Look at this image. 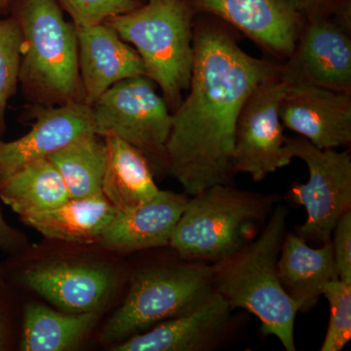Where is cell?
Returning a JSON list of instances; mask_svg holds the SVG:
<instances>
[{
  "label": "cell",
  "mask_w": 351,
  "mask_h": 351,
  "mask_svg": "<svg viewBox=\"0 0 351 351\" xmlns=\"http://www.w3.org/2000/svg\"><path fill=\"white\" fill-rule=\"evenodd\" d=\"M22 237L20 233L7 223L0 210V251H13L20 246Z\"/></svg>",
  "instance_id": "29"
},
{
  "label": "cell",
  "mask_w": 351,
  "mask_h": 351,
  "mask_svg": "<svg viewBox=\"0 0 351 351\" xmlns=\"http://www.w3.org/2000/svg\"><path fill=\"white\" fill-rule=\"evenodd\" d=\"M29 112L34 119L31 130L11 142L0 138V181L29 164L48 158L78 138L95 133L91 108L83 101L34 105Z\"/></svg>",
  "instance_id": "12"
},
{
  "label": "cell",
  "mask_w": 351,
  "mask_h": 351,
  "mask_svg": "<svg viewBox=\"0 0 351 351\" xmlns=\"http://www.w3.org/2000/svg\"><path fill=\"white\" fill-rule=\"evenodd\" d=\"M285 91L278 71L258 84L245 101L235 129V175L247 173L253 181L262 182L294 158L279 114Z\"/></svg>",
  "instance_id": "9"
},
{
  "label": "cell",
  "mask_w": 351,
  "mask_h": 351,
  "mask_svg": "<svg viewBox=\"0 0 351 351\" xmlns=\"http://www.w3.org/2000/svg\"><path fill=\"white\" fill-rule=\"evenodd\" d=\"M195 15L189 0H145L135 10L105 21L137 51L147 76L173 112L191 84Z\"/></svg>",
  "instance_id": "5"
},
{
  "label": "cell",
  "mask_w": 351,
  "mask_h": 351,
  "mask_svg": "<svg viewBox=\"0 0 351 351\" xmlns=\"http://www.w3.org/2000/svg\"><path fill=\"white\" fill-rule=\"evenodd\" d=\"M279 114L284 127L318 149L351 144V93L315 85H286Z\"/></svg>",
  "instance_id": "13"
},
{
  "label": "cell",
  "mask_w": 351,
  "mask_h": 351,
  "mask_svg": "<svg viewBox=\"0 0 351 351\" xmlns=\"http://www.w3.org/2000/svg\"><path fill=\"white\" fill-rule=\"evenodd\" d=\"M188 200L186 193L159 191L138 206L117 210L100 242L110 250L126 253L169 245Z\"/></svg>",
  "instance_id": "16"
},
{
  "label": "cell",
  "mask_w": 351,
  "mask_h": 351,
  "mask_svg": "<svg viewBox=\"0 0 351 351\" xmlns=\"http://www.w3.org/2000/svg\"><path fill=\"white\" fill-rule=\"evenodd\" d=\"M287 218L285 207H274L253 241L211 267L215 291L230 306L257 316L263 334L276 337L286 350L295 351V321L300 306L285 292L277 274Z\"/></svg>",
  "instance_id": "2"
},
{
  "label": "cell",
  "mask_w": 351,
  "mask_h": 351,
  "mask_svg": "<svg viewBox=\"0 0 351 351\" xmlns=\"http://www.w3.org/2000/svg\"><path fill=\"white\" fill-rule=\"evenodd\" d=\"M196 14L213 16L285 61L306 21L287 0H189Z\"/></svg>",
  "instance_id": "11"
},
{
  "label": "cell",
  "mask_w": 351,
  "mask_h": 351,
  "mask_svg": "<svg viewBox=\"0 0 351 351\" xmlns=\"http://www.w3.org/2000/svg\"><path fill=\"white\" fill-rule=\"evenodd\" d=\"M117 211L104 195H98L69 198L54 209L22 221L47 239L89 244L100 241Z\"/></svg>",
  "instance_id": "19"
},
{
  "label": "cell",
  "mask_w": 351,
  "mask_h": 351,
  "mask_svg": "<svg viewBox=\"0 0 351 351\" xmlns=\"http://www.w3.org/2000/svg\"><path fill=\"white\" fill-rule=\"evenodd\" d=\"M277 274L300 311L308 313L318 304L325 286L339 279L332 240L315 249L297 233L287 232L277 261Z\"/></svg>",
  "instance_id": "18"
},
{
  "label": "cell",
  "mask_w": 351,
  "mask_h": 351,
  "mask_svg": "<svg viewBox=\"0 0 351 351\" xmlns=\"http://www.w3.org/2000/svg\"><path fill=\"white\" fill-rule=\"evenodd\" d=\"M2 341V330H1V323H0V346H1Z\"/></svg>",
  "instance_id": "31"
},
{
  "label": "cell",
  "mask_w": 351,
  "mask_h": 351,
  "mask_svg": "<svg viewBox=\"0 0 351 351\" xmlns=\"http://www.w3.org/2000/svg\"><path fill=\"white\" fill-rule=\"evenodd\" d=\"M98 319L96 311L58 313L41 304L25 309L22 341L24 351L71 350L82 343Z\"/></svg>",
  "instance_id": "22"
},
{
  "label": "cell",
  "mask_w": 351,
  "mask_h": 351,
  "mask_svg": "<svg viewBox=\"0 0 351 351\" xmlns=\"http://www.w3.org/2000/svg\"><path fill=\"white\" fill-rule=\"evenodd\" d=\"M286 85H315L351 93L350 8L307 20L292 54L280 64Z\"/></svg>",
  "instance_id": "10"
},
{
  "label": "cell",
  "mask_w": 351,
  "mask_h": 351,
  "mask_svg": "<svg viewBox=\"0 0 351 351\" xmlns=\"http://www.w3.org/2000/svg\"><path fill=\"white\" fill-rule=\"evenodd\" d=\"M304 21L336 15L350 6V0H287Z\"/></svg>",
  "instance_id": "28"
},
{
  "label": "cell",
  "mask_w": 351,
  "mask_h": 351,
  "mask_svg": "<svg viewBox=\"0 0 351 351\" xmlns=\"http://www.w3.org/2000/svg\"><path fill=\"white\" fill-rule=\"evenodd\" d=\"M211 265H159L132 276L125 301L108 321L103 339L119 343L195 308L213 294Z\"/></svg>",
  "instance_id": "6"
},
{
  "label": "cell",
  "mask_w": 351,
  "mask_h": 351,
  "mask_svg": "<svg viewBox=\"0 0 351 351\" xmlns=\"http://www.w3.org/2000/svg\"><path fill=\"white\" fill-rule=\"evenodd\" d=\"M293 156L306 164L309 179L292 184L290 195L306 208L307 218L297 234L320 245L331 241L339 219L351 209V157L348 152L320 149L302 137L287 138Z\"/></svg>",
  "instance_id": "8"
},
{
  "label": "cell",
  "mask_w": 351,
  "mask_h": 351,
  "mask_svg": "<svg viewBox=\"0 0 351 351\" xmlns=\"http://www.w3.org/2000/svg\"><path fill=\"white\" fill-rule=\"evenodd\" d=\"M77 46L78 69L88 106L115 83L147 75L135 48L106 22L77 27Z\"/></svg>",
  "instance_id": "15"
},
{
  "label": "cell",
  "mask_w": 351,
  "mask_h": 351,
  "mask_svg": "<svg viewBox=\"0 0 351 351\" xmlns=\"http://www.w3.org/2000/svg\"><path fill=\"white\" fill-rule=\"evenodd\" d=\"M232 311L219 293L172 319L163 321L149 332L134 335L114 346L115 351H210L230 336Z\"/></svg>",
  "instance_id": "14"
},
{
  "label": "cell",
  "mask_w": 351,
  "mask_h": 351,
  "mask_svg": "<svg viewBox=\"0 0 351 351\" xmlns=\"http://www.w3.org/2000/svg\"><path fill=\"white\" fill-rule=\"evenodd\" d=\"M23 52V34L12 15L0 19V138L6 130L5 113L9 101L17 92Z\"/></svg>",
  "instance_id": "24"
},
{
  "label": "cell",
  "mask_w": 351,
  "mask_h": 351,
  "mask_svg": "<svg viewBox=\"0 0 351 351\" xmlns=\"http://www.w3.org/2000/svg\"><path fill=\"white\" fill-rule=\"evenodd\" d=\"M64 12L59 0H13L11 6L23 34L19 85L34 105L85 103L77 27Z\"/></svg>",
  "instance_id": "3"
},
{
  "label": "cell",
  "mask_w": 351,
  "mask_h": 351,
  "mask_svg": "<svg viewBox=\"0 0 351 351\" xmlns=\"http://www.w3.org/2000/svg\"><path fill=\"white\" fill-rule=\"evenodd\" d=\"M69 198L63 178L48 158L29 164L0 181V199L21 219L49 211Z\"/></svg>",
  "instance_id": "21"
},
{
  "label": "cell",
  "mask_w": 351,
  "mask_h": 351,
  "mask_svg": "<svg viewBox=\"0 0 351 351\" xmlns=\"http://www.w3.org/2000/svg\"><path fill=\"white\" fill-rule=\"evenodd\" d=\"M330 306V320L321 351H341L351 339V282L336 279L323 289Z\"/></svg>",
  "instance_id": "25"
},
{
  "label": "cell",
  "mask_w": 351,
  "mask_h": 351,
  "mask_svg": "<svg viewBox=\"0 0 351 351\" xmlns=\"http://www.w3.org/2000/svg\"><path fill=\"white\" fill-rule=\"evenodd\" d=\"M277 201L276 195L215 184L189 198L169 245L184 260H225L258 237Z\"/></svg>",
  "instance_id": "4"
},
{
  "label": "cell",
  "mask_w": 351,
  "mask_h": 351,
  "mask_svg": "<svg viewBox=\"0 0 351 351\" xmlns=\"http://www.w3.org/2000/svg\"><path fill=\"white\" fill-rule=\"evenodd\" d=\"M13 0H0V14L10 13Z\"/></svg>",
  "instance_id": "30"
},
{
  "label": "cell",
  "mask_w": 351,
  "mask_h": 351,
  "mask_svg": "<svg viewBox=\"0 0 351 351\" xmlns=\"http://www.w3.org/2000/svg\"><path fill=\"white\" fill-rule=\"evenodd\" d=\"M48 159L63 178L71 198L103 195L107 147L101 136L95 133L82 136Z\"/></svg>",
  "instance_id": "23"
},
{
  "label": "cell",
  "mask_w": 351,
  "mask_h": 351,
  "mask_svg": "<svg viewBox=\"0 0 351 351\" xmlns=\"http://www.w3.org/2000/svg\"><path fill=\"white\" fill-rule=\"evenodd\" d=\"M332 232L337 274L341 280L351 282V210L339 219Z\"/></svg>",
  "instance_id": "27"
},
{
  "label": "cell",
  "mask_w": 351,
  "mask_h": 351,
  "mask_svg": "<svg viewBox=\"0 0 351 351\" xmlns=\"http://www.w3.org/2000/svg\"><path fill=\"white\" fill-rule=\"evenodd\" d=\"M207 16L193 25L189 93L172 113L165 147L168 170L191 196L215 184H230L242 108L252 91L280 68L245 52L232 27Z\"/></svg>",
  "instance_id": "1"
},
{
  "label": "cell",
  "mask_w": 351,
  "mask_h": 351,
  "mask_svg": "<svg viewBox=\"0 0 351 351\" xmlns=\"http://www.w3.org/2000/svg\"><path fill=\"white\" fill-rule=\"evenodd\" d=\"M156 87L147 75L133 76L112 85L90 106L95 134L115 136L145 156L165 161L172 113Z\"/></svg>",
  "instance_id": "7"
},
{
  "label": "cell",
  "mask_w": 351,
  "mask_h": 351,
  "mask_svg": "<svg viewBox=\"0 0 351 351\" xmlns=\"http://www.w3.org/2000/svg\"><path fill=\"white\" fill-rule=\"evenodd\" d=\"M21 282L64 313L96 311L107 300L115 279L101 267L52 263L25 270Z\"/></svg>",
  "instance_id": "17"
},
{
  "label": "cell",
  "mask_w": 351,
  "mask_h": 351,
  "mask_svg": "<svg viewBox=\"0 0 351 351\" xmlns=\"http://www.w3.org/2000/svg\"><path fill=\"white\" fill-rule=\"evenodd\" d=\"M107 163L101 193L117 210L147 202L158 193L149 158L115 136H105Z\"/></svg>",
  "instance_id": "20"
},
{
  "label": "cell",
  "mask_w": 351,
  "mask_h": 351,
  "mask_svg": "<svg viewBox=\"0 0 351 351\" xmlns=\"http://www.w3.org/2000/svg\"><path fill=\"white\" fill-rule=\"evenodd\" d=\"M76 27L100 24L108 18L135 10L142 0H59Z\"/></svg>",
  "instance_id": "26"
}]
</instances>
